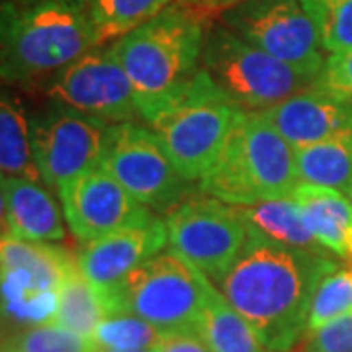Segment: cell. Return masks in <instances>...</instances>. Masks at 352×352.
I'll list each match as a JSON object with an SVG mask.
<instances>
[{
  "instance_id": "cell-27",
  "label": "cell",
  "mask_w": 352,
  "mask_h": 352,
  "mask_svg": "<svg viewBox=\"0 0 352 352\" xmlns=\"http://www.w3.org/2000/svg\"><path fill=\"white\" fill-rule=\"evenodd\" d=\"M18 352H90V340L53 323L24 327L6 340Z\"/></svg>"
},
{
  "instance_id": "cell-6",
  "label": "cell",
  "mask_w": 352,
  "mask_h": 352,
  "mask_svg": "<svg viewBox=\"0 0 352 352\" xmlns=\"http://www.w3.org/2000/svg\"><path fill=\"white\" fill-rule=\"evenodd\" d=\"M214 282L175 251L139 264L100 300L106 315L131 314L163 333L196 331Z\"/></svg>"
},
{
  "instance_id": "cell-30",
  "label": "cell",
  "mask_w": 352,
  "mask_h": 352,
  "mask_svg": "<svg viewBox=\"0 0 352 352\" xmlns=\"http://www.w3.org/2000/svg\"><path fill=\"white\" fill-rule=\"evenodd\" d=\"M245 2H249V0H175L176 6L194 14L196 18H200L201 22H206L208 25L214 22V18H221L223 14L245 4Z\"/></svg>"
},
{
  "instance_id": "cell-12",
  "label": "cell",
  "mask_w": 352,
  "mask_h": 352,
  "mask_svg": "<svg viewBox=\"0 0 352 352\" xmlns=\"http://www.w3.org/2000/svg\"><path fill=\"white\" fill-rule=\"evenodd\" d=\"M55 104L90 116L106 126L135 122L139 116L133 88L112 45L88 51L47 82Z\"/></svg>"
},
{
  "instance_id": "cell-22",
  "label": "cell",
  "mask_w": 352,
  "mask_h": 352,
  "mask_svg": "<svg viewBox=\"0 0 352 352\" xmlns=\"http://www.w3.org/2000/svg\"><path fill=\"white\" fill-rule=\"evenodd\" d=\"M0 175L41 182L32 153L30 118L20 102L8 96H0Z\"/></svg>"
},
{
  "instance_id": "cell-28",
  "label": "cell",
  "mask_w": 352,
  "mask_h": 352,
  "mask_svg": "<svg viewBox=\"0 0 352 352\" xmlns=\"http://www.w3.org/2000/svg\"><path fill=\"white\" fill-rule=\"evenodd\" d=\"M303 352H352V311L307 333Z\"/></svg>"
},
{
  "instance_id": "cell-7",
  "label": "cell",
  "mask_w": 352,
  "mask_h": 352,
  "mask_svg": "<svg viewBox=\"0 0 352 352\" xmlns=\"http://www.w3.org/2000/svg\"><path fill=\"white\" fill-rule=\"evenodd\" d=\"M200 67L241 112L268 110L319 78L258 50L221 22L206 30Z\"/></svg>"
},
{
  "instance_id": "cell-26",
  "label": "cell",
  "mask_w": 352,
  "mask_h": 352,
  "mask_svg": "<svg viewBox=\"0 0 352 352\" xmlns=\"http://www.w3.org/2000/svg\"><path fill=\"white\" fill-rule=\"evenodd\" d=\"M327 53L352 50V0H302Z\"/></svg>"
},
{
  "instance_id": "cell-15",
  "label": "cell",
  "mask_w": 352,
  "mask_h": 352,
  "mask_svg": "<svg viewBox=\"0 0 352 352\" xmlns=\"http://www.w3.org/2000/svg\"><path fill=\"white\" fill-rule=\"evenodd\" d=\"M292 147L352 139V102L314 87L261 112Z\"/></svg>"
},
{
  "instance_id": "cell-29",
  "label": "cell",
  "mask_w": 352,
  "mask_h": 352,
  "mask_svg": "<svg viewBox=\"0 0 352 352\" xmlns=\"http://www.w3.org/2000/svg\"><path fill=\"white\" fill-rule=\"evenodd\" d=\"M317 87L352 102V50L329 55L317 78Z\"/></svg>"
},
{
  "instance_id": "cell-13",
  "label": "cell",
  "mask_w": 352,
  "mask_h": 352,
  "mask_svg": "<svg viewBox=\"0 0 352 352\" xmlns=\"http://www.w3.org/2000/svg\"><path fill=\"white\" fill-rule=\"evenodd\" d=\"M59 198L67 226L85 245L155 217L102 166L67 184Z\"/></svg>"
},
{
  "instance_id": "cell-23",
  "label": "cell",
  "mask_w": 352,
  "mask_h": 352,
  "mask_svg": "<svg viewBox=\"0 0 352 352\" xmlns=\"http://www.w3.org/2000/svg\"><path fill=\"white\" fill-rule=\"evenodd\" d=\"M175 0H88L87 10L98 41H118L173 6Z\"/></svg>"
},
{
  "instance_id": "cell-9",
  "label": "cell",
  "mask_w": 352,
  "mask_h": 352,
  "mask_svg": "<svg viewBox=\"0 0 352 352\" xmlns=\"http://www.w3.org/2000/svg\"><path fill=\"white\" fill-rule=\"evenodd\" d=\"M168 245L217 284L249 243V229L235 206L212 196H192L173 208L166 219Z\"/></svg>"
},
{
  "instance_id": "cell-20",
  "label": "cell",
  "mask_w": 352,
  "mask_h": 352,
  "mask_svg": "<svg viewBox=\"0 0 352 352\" xmlns=\"http://www.w3.org/2000/svg\"><path fill=\"white\" fill-rule=\"evenodd\" d=\"M196 331L212 352H266L251 325L229 305L215 284L201 309Z\"/></svg>"
},
{
  "instance_id": "cell-17",
  "label": "cell",
  "mask_w": 352,
  "mask_h": 352,
  "mask_svg": "<svg viewBox=\"0 0 352 352\" xmlns=\"http://www.w3.org/2000/svg\"><path fill=\"white\" fill-rule=\"evenodd\" d=\"M292 200L302 210L314 237L335 258L352 266V201L339 190L300 184Z\"/></svg>"
},
{
  "instance_id": "cell-33",
  "label": "cell",
  "mask_w": 352,
  "mask_h": 352,
  "mask_svg": "<svg viewBox=\"0 0 352 352\" xmlns=\"http://www.w3.org/2000/svg\"><path fill=\"white\" fill-rule=\"evenodd\" d=\"M90 352H153V351H116V349H106L100 344H90Z\"/></svg>"
},
{
  "instance_id": "cell-35",
  "label": "cell",
  "mask_w": 352,
  "mask_h": 352,
  "mask_svg": "<svg viewBox=\"0 0 352 352\" xmlns=\"http://www.w3.org/2000/svg\"><path fill=\"white\" fill-rule=\"evenodd\" d=\"M0 352H18V351L12 349L10 344H6V342H0Z\"/></svg>"
},
{
  "instance_id": "cell-8",
  "label": "cell",
  "mask_w": 352,
  "mask_h": 352,
  "mask_svg": "<svg viewBox=\"0 0 352 352\" xmlns=\"http://www.w3.org/2000/svg\"><path fill=\"white\" fill-rule=\"evenodd\" d=\"M100 166L151 212L168 214L188 198V180L151 129L135 122L108 127Z\"/></svg>"
},
{
  "instance_id": "cell-34",
  "label": "cell",
  "mask_w": 352,
  "mask_h": 352,
  "mask_svg": "<svg viewBox=\"0 0 352 352\" xmlns=\"http://www.w3.org/2000/svg\"><path fill=\"white\" fill-rule=\"evenodd\" d=\"M34 2H39V0H0V6L2 4H34Z\"/></svg>"
},
{
  "instance_id": "cell-25",
  "label": "cell",
  "mask_w": 352,
  "mask_h": 352,
  "mask_svg": "<svg viewBox=\"0 0 352 352\" xmlns=\"http://www.w3.org/2000/svg\"><path fill=\"white\" fill-rule=\"evenodd\" d=\"M352 311V266L337 268L321 280L309 307L307 333ZM305 333V335H307Z\"/></svg>"
},
{
  "instance_id": "cell-14",
  "label": "cell",
  "mask_w": 352,
  "mask_h": 352,
  "mask_svg": "<svg viewBox=\"0 0 352 352\" xmlns=\"http://www.w3.org/2000/svg\"><path fill=\"white\" fill-rule=\"evenodd\" d=\"M166 245V226L159 217H153L141 226L127 227L108 237L88 243L76 256V263L90 286L102 298L139 264L163 252Z\"/></svg>"
},
{
  "instance_id": "cell-37",
  "label": "cell",
  "mask_w": 352,
  "mask_h": 352,
  "mask_svg": "<svg viewBox=\"0 0 352 352\" xmlns=\"http://www.w3.org/2000/svg\"><path fill=\"white\" fill-rule=\"evenodd\" d=\"M85 2H88V0H85Z\"/></svg>"
},
{
  "instance_id": "cell-24",
  "label": "cell",
  "mask_w": 352,
  "mask_h": 352,
  "mask_svg": "<svg viewBox=\"0 0 352 352\" xmlns=\"http://www.w3.org/2000/svg\"><path fill=\"white\" fill-rule=\"evenodd\" d=\"M163 331L131 314H110L102 321L90 342L116 351H153Z\"/></svg>"
},
{
  "instance_id": "cell-19",
  "label": "cell",
  "mask_w": 352,
  "mask_h": 352,
  "mask_svg": "<svg viewBox=\"0 0 352 352\" xmlns=\"http://www.w3.org/2000/svg\"><path fill=\"white\" fill-rule=\"evenodd\" d=\"M300 184L346 190L352 186V139H329L294 147Z\"/></svg>"
},
{
  "instance_id": "cell-18",
  "label": "cell",
  "mask_w": 352,
  "mask_h": 352,
  "mask_svg": "<svg viewBox=\"0 0 352 352\" xmlns=\"http://www.w3.org/2000/svg\"><path fill=\"white\" fill-rule=\"evenodd\" d=\"M235 208L252 237L314 252L319 256H333L315 239L303 219L302 210L289 196L276 200H261L247 206H235Z\"/></svg>"
},
{
  "instance_id": "cell-3",
  "label": "cell",
  "mask_w": 352,
  "mask_h": 352,
  "mask_svg": "<svg viewBox=\"0 0 352 352\" xmlns=\"http://www.w3.org/2000/svg\"><path fill=\"white\" fill-rule=\"evenodd\" d=\"M206 30V22L173 4L113 41L112 50L131 82L141 120L147 122L200 71Z\"/></svg>"
},
{
  "instance_id": "cell-16",
  "label": "cell",
  "mask_w": 352,
  "mask_h": 352,
  "mask_svg": "<svg viewBox=\"0 0 352 352\" xmlns=\"http://www.w3.org/2000/svg\"><path fill=\"white\" fill-rule=\"evenodd\" d=\"M0 180L12 237L38 243H57L67 237L61 208L41 182L4 175Z\"/></svg>"
},
{
  "instance_id": "cell-31",
  "label": "cell",
  "mask_w": 352,
  "mask_h": 352,
  "mask_svg": "<svg viewBox=\"0 0 352 352\" xmlns=\"http://www.w3.org/2000/svg\"><path fill=\"white\" fill-rule=\"evenodd\" d=\"M153 352H212L198 331H173L163 333Z\"/></svg>"
},
{
  "instance_id": "cell-4",
  "label": "cell",
  "mask_w": 352,
  "mask_h": 352,
  "mask_svg": "<svg viewBox=\"0 0 352 352\" xmlns=\"http://www.w3.org/2000/svg\"><path fill=\"white\" fill-rule=\"evenodd\" d=\"M200 194L231 206L292 196L300 186L294 147L261 112L237 113Z\"/></svg>"
},
{
  "instance_id": "cell-2",
  "label": "cell",
  "mask_w": 352,
  "mask_h": 352,
  "mask_svg": "<svg viewBox=\"0 0 352 352\" xmlns=\"http://www.w3.org/2000/svg\"><path fill=\"white\" fill-rule=\"evenodd\" d=\"M98 45L85 0L0 6V78L4 82L51 80Z\"/></svg>"
},
{
  "instance_id": "cell-21",
  "label": "cell",
  "mask_w": 352,
  "mask_h": 352,
  "mask_svg": "<svg viewBox=\"0 0 352 352\" xmlns=\"http://www.w3.org/2000/svg\"><path fill=\"white\" fill-rule=\"evenodd\" d=\"M106 319V309L98 292L90 286L85 274L80 272L78 263L69 268L57 296V311L53 325L67 329L82 339L92 340L96 329Z\"/></svg>"
},
{
  "instance_id": "cell-10",
  "label": "cell",
  "mask_w": 352,
  "mask_h": 352,
  "mask_svg": "<svg viewBox=\"0 0 352 352\" xmlns=\"http://www.w3.org/2000/svg\"><path fill=\"white\" fill-rule=\"evenodd\" d=\"M219 22L284 63L317 76L323 71L325 50L302 0H249Z\"/></svg>"
},
{
  "instance_id": "cell-32",
  "label": "cell",
  "mask_w": 352,
  "mask_h": 352,
  "mask_svg": "<svg viewBox=\"0 0 352 352\" xmlns=\"http://www.w3.org/2000/svg\"><path fill=\"white\" fill-rule=\"evenodd\" d=\"M4 235H10V229H8V214H6V194L0 180V237Z\"/></svg>"
},
{
  "instance_id": "cell-1",
  "label": "cell",
  "mask_w": 352,
  "mask_h": 352,
  "mask_svg": "<svg viewBox=\"0 0 352 352\" xmlns=\"http://www.w3.org/2000/svg\"><path fill=\"white\" fill-rule=\"evenodd\" d=\"M337 268L333 256L249 235L239 258L215 288L251 325L266 352H289L307 333L315 289Z\"/></svg>"
},
{
  "instance_id": "cell-36",
  "label": "cell",
  "mask_w": 352,
  "mask_h": 352,
  "mask_svg": "<svg viewBox=\"0 0 352 352\" xmlns=\"http://www.w3.org/2000/svg\"><path fill=\"white\" fill-rule=\"evenodd\" d=\"M346 196H349V200L352 201V186L349 190H346Z\"/></svg>"
},
{
  "instance_id": "cell-11",
  "label": "cell",
  "mask_w": 352,
  "mask_h": 352,
  "mask_svg": "<svg viewBox=\"0 0 352 352\" xmlns=\"http://www.w3.org/2000/svg\"><path fill=\"white\" fill-rule=\"evenodd\" d=\"M108 127L63 104L30 118L32 153L41 182L59 194L78 176L100 166Z\"/></svg>"
},
{
  "instance_id": "cell-5",
  "label": "cell",
  "mask_w": 352,
  "mask_h": 352,
  "mask_svg": "<svg viewBox=\"0 0 352 352\" xmlns=\"http://www.w3.org/2000/svg\"><path fill=\"white\" fill-rule=\"evenodd\" d=\"M239 110L200 67L147 120L170 163L188 182L206 175L226 143Z\"/></svg>"
}]
</instances>
